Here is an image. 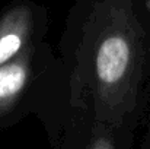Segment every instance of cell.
Returning a JSON list of instances; mask_svg holds the SVG:
<instances>
[{
    "label": "cell",
    "mask_w": 150,
    "mask_h": 149,
    "mask_svg": "<svg viewBox=\"0 0 150 149\" xmlns=\"http://www.w3.org/2000/svg\"><path fill=\"white\" fill-rule=\"evenodd\" d=\"M58 54L88 118L134 133L150 115V0H74Z\"/></svg>",
    "instance_id": "1"
},
{
    "label": "cell",
    "mask_w": 150,
    "mask_h": 149,
    "mask_svg": "<svg viewBox=\"0 0 150 149\" xmlns=\"http://www.w3.org/2000/svg\"><path fill=\"white\" fill-rule=\"evenodd\" d=\"M34 115L55 148L85 115L67 64L42 41L0 67V130Z\"/></svg>",
    "instance_id": "2"
},
{
    "label": "cell",
    "mask_w": 150,
    "mask_h": 149,
    "mask_svg": "<svg viewBox=\"0 0 150 149\" xmlns=\"http://www.w3.org/2000/svg\"><path fill=\"white\" fill-rule=\"evenodd\" d=\"M50 28L48 9L35 0H13L0 10V67L23 51L45 41Z\"/></svg>",
    "instance_id": "3"
},
{
    "label": "cell",
    "mask_w": 150,
    "mask_h": 149,
    "mask_svg": "<svg viewBox=\"0 0 150 149\" xmlns=\"http://www.w3.org/2000/svg\"><path fill=\"white\" fill-rule=\"evenodd\" d=\"M54 149H134V133L83 117Z\"/></svg>",
    "instance_id": "4"
},
{
    "label": "cell",
    "mask_w": 150,
    "mask_h": 149,
    "mask_svg": "<svg viewBox=\"0 0 150 149\" xmlns=\"http://www.w3.org/2000/svg\"><path fill=\"white\" fill-rule=\"evenodd\" d=\"M140 149H150V115H149V127H147V133L144 136V140L142 143Z\"/></svg>",
    "instance_id": "5"
}]
</instances>
